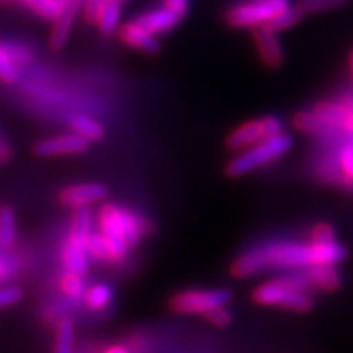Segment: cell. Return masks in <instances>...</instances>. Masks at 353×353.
<instances>
[{
  "instance_id": "obj_1",
  "label": "cell",
  "mask_w": 353,
  "mask_h": 353,
  "mask_svg": "<svg viewBox=\"0 0 353 353\" xmlns=\"http://www.w3.org/2000/svg\"><path fill=\"white\" fill-rule=\"evenodd\" d=\"M348 250L339 242L317 244V242H276L259 249L247 250L231 265V273L236 278L254 276L270 270H306L322 265L343 262Z\"/></svg>"
},
{
  "instance_id": "obj_2",
  "label": "cell",
  "mask_w": 353,
  "mask_h": 353,
  "mask_svg": "<svg viewBox=\"0 0 353 353\" xmlns=\"http://www.w3.org/2000/svg\"><path fill=\"white\" fill-rule=\"evenodd\" d=\"M99 228L108 244L110 262H121L128 257L131 247L138 245L143 237L154 231L152 223L145 216L130 208L107 203L99 211Z\"/></svg>"
},
{
  "instance_id": "obj_3",
  "label": "cell",
  "mask_w": 353,
  "mask_h": 353,
  "mask_svg": "<svg viewBox=\"0 0 353 353\" xmlns=\"http://www.w3.org/2000/svg\"><path fill=\"white\" fill-rule=\"evenodd\" d=\"M311 290L314 288L309 283L306 272L298 270L260 283L254 290L252 299L260 306L307 312L314 306Z\"/></svg>"
},
{
  "instance_id": "obj_4",
  "label": "cell",
  "mask_w": 353,
  "mask_h": 353,
  "mask_svg": "<svg viewBox=\"0 0 353 353\" xmlns=\"http://www.w3.org/2000/svg\"><path fill=\"white\" fill-rule=\"evenodd\" d=\"M291 145H293V139L285 132L260 141V143L244 149V152L239 154L237 157H234L226 167V174L229 176H242L250 174L259 167H263L280 159L283 154L290 151Z\"/></svg>"
},
{
  "instance_id": "obj_5",
  "label": "cell",
  "mask_w": 353,
  "mask_h": 353,
  "mask_svg": "<svg viewBox=\"0 0 353 353\" xmlns=\"http://www.w3.org/2000/svg\"><path fill=\"white\" fill-rule=\"evenodd\" d=\"M288 8H291L290 0H254L232 7L226 20L234 28H260L270 25Z\"/></svg>"
},
{
  "instance_id": "obj_6",
  "label": "cell",
  "mask_w": 353,
  "mask_h": 353,
  "mask_svg": "<svg viewBox=\"0 0 353 353\" xmlns=\"http://www.w3.org/2000/svg\"><path fill=\"white\" fill-rule=\"evenodd\" d=\"M232 299L231 290H185L174 294L169 307L176 314H201L205 316L211 309L228 306Z\"/></svg>"
},
{
  "instance_id": "obj_7",
  "label": "cell",
  "mask_w": 353,
  "mask_h": 353,
  "mask_svg": "<svg viewBox=\"0 0 353 353\" xmlns=\"http://www.w3.org/2000/svg\"><path fill=\"white\" fill-rule=\"evenodd\" d=\"M347 117L345 103H329L317 105L309 112L299 113L294 118V125L301 131L312 132V134H327V132L339 131L343 126Z\"/></svg>"
},
{
  "instance_id": "obj_8",
  "label": "cell",
  "mask_w": 353,
  "mask_h": 353,
  "mask_svg": "<svg viewBox=\"0 0 353 353\" xmlns=\"http://www.w3.org/2000/svg\"><path fill=\"white\" fill-rule=\"evenodd\" d=\"M283 132V123L278 117H265L260 120L247 121L239 128H236L228 138L229 149H247L250 145L260 143L273 136Z\"/></svg>"
},
{
  "instance_id": "obj_9",
  "label": "cell",
  "mask_w": 353,
  "mask_h": 353,
  "mask_svg": "<svg viewBox=\"0 0 353 353\" xmlns=\"http://www.w3.org/2000/svg\"><path fill=\"white\" fill-rule=\"evenodd\" d=\"M87 20L99 26L100 33L110 34L118 32L121 19L120 0H85Z\"/></svg>"
},
{
  "instance_id": "obj_10",
  "label": "cell",
  "mask_w": 353,
  "mask_h": 353,
  "mask_svg": "<svg viewBox=\"0 0 353 353\" xmlns=\"http://www.w3.org/2000/svg\"><path fill=\"white\" fill-rule=\"evenodd\" d=\"M87 139L82 136L70 132V134H61L52 136V138H46L38 141L33 145V152L38 157H54V156H72V154H82L88 149Z\"/></svg>"
},
{
  "instance_id": "obj_11",
  "label": "cell",
  "mask_w": 353,
  "mask_h": 353,
  "mask_svg": "<svg viewBox=\"0 0 353 353\" xmlns=\"http://www.w3.org/2000/svg\"><path fill=\"white\" fill-rule=\"evenodd\" d=\"M108 196V188L101 183L69 185L59 192V201L68 208H88Z\"/></svg>"
},
{
  "instance_id": "obj_12",
  "label": "cell",
  "mask_w": 353,
  "mask_h": 353,
  "mask_svg": "<svg viewBox=\"0 0 353 353\" xmlns=\"http://www.w3.org/2000/svg\"><path fill=\"white\" fill-rule=\"evenodd\" d=\"M254 37L263 63L270 68H280L285 61V51L276 37V32H273L268 26H260V28H255Z\"/></svg>"
},
{
  "instance_id": "obj_13",
  "label": "cell",
  "mask_w": 353,
  "mask_h": 353,
  "mask_svg": "<svg viewBox=\"0 0 353 353\" xmlns=\"http://www.w3.org/2000/svg\"><path fill=\"white\" fill-rule=\"evenodd\" d=\"M183 19V15L176 13L175 10H172L169 7H161V8H154V10H149L139 15L134 21L138 25L143 26L144 30L151 32L152 34H162L174 30L176 25L180 23Z\"/></svg>"
},
{
  "instance_id": "obj_14",
  "label": "cell",
  "mask_w": 353,
  "mask_h": 353,
  "mask_svg": "<svg viewBox=\"0 0 353 353\" xmlns=\"http://www.w3.org/2000/svg\"><path fill=\"white\" fill-rule=\"evenodd\" d=\"M118 34H120L123 43L128 44L130 48H134V50L149 52V54H156V52L161 51V43L157 41L156 34L144 30L134 20L121 25V28L118 30Z\"/></svg>"
},
{
  "instance_id": "obj_15",
  "label": "cell",
  "mask_w": 353,
  "mask_h": 353,
  "mask_svg": "<svg viewBox=\"0 0 353 353\" xmlns=\"http://www.w3.org/2000/svg\"><path fill=\"white\" fill-rule=\"evenodd\" d=\"M77 12H79V3L70 2L63 15H61L57 20H54V26H52V32L50 37L51 50L61 51L65 46V43H68L69 39V34L72 32V26L76 23Z\"/></svg>"
},
{
  "instance_id": "obj_16",
  "label": "cell",
  "mask_w": 353,
  "mask_h": 353,
  "mask_svg": "<svg viewBox=\"0 0 353 353\" xmlns=\"http://www.w3.org/2000/svg\"><path fill=\"white\" fill-rule=\"evenodd\" d=\"M61 260H63V265L65 270L70 273H76V275H85L88 270V254L87 249L77 242L68 241L63 244V249H61Z\"/></svg>"
},
{
  "instance_id": "obj_17",
  "label": "cell",
  "mask_w": 353,
  "mask_h": 353,
  "mask_svg": "<svg viewBox=\"0 0 353 353\" xmlns=\"http://www.w3.org/2000/svg\"><path fill=\"white\" fill-rule=\"evenodd\" d=\"M306 275L312 288L322 291H337L342 285L341 273L332 265H322V267L306 268Z\"/></svg>"
},
{
  "instance_id": "obj_18",
  "label": "cell",
  "mask_w": 353,
  "mask_h": 353,
  "mask_svg": "<svg viewBox=\"0 0 353 353\" xmlns=\"http://www.w3.org/2000/svg\"><path fill=\"white\" fill-rule=\"evenodd\" d=\"M69 125L76 134L82 136L88 143H97L105 138V128L95 118L85 117V114H76L69 120Z\"/></svg>"
},
{
  "instance_id": "obj_19",
  "label": "cell",
  "mask_w": 353,
  "mask_h": 353,
  "mask_svg": "<svg viewBox=\"0 0 353 353\" xmlns=\"http://www.w3.org/2000/svg\"><path fill=\"white\" fill-rule=\"evenodd\" d=\"M92 236V211L90 208H79L72 214L69 239L87 249L88 237Z\"/></svg>"
},
{
  "instance_id": "obj_20",
  "label": "cell",
  "mask_w": 353,
  "mask_h": 353,
  "mask_svg": "<svg viewBox=\"0 0 353 353\" xmlns=\"http://www.w3.org/2000/svg\"><path fill=\"white\" fill-rule=\"evenodd\" d=\"M113 299V290L112 286L107 283H97L88 288L83 294V303L85 306L90 309V311L95 312H101L103 309H107L110 306Z\"/></svg>"
},
{
  "instance_id": "obj_21",
  "label": "cell",
  "mask_w": 353,
  "mask_h": 353,
  "mask_svg": "<svg viewBox=\"0 0 353 353\" xmlns=\"http://www.w3.org/2000/svg\"><path fill=\"white\" fill-rule=\"evenodd\" d=\"M15 213H13L10 206H2V208H0V247H2V249H10V247L15 244Z\"/></svg>"
},
{
  "instance_id": "obj_22",
  "label": "cell",
  "mask_w": 353,
  "mask_h": 353,
  "mask_svg": "<svg viewBox=\"0 0 353 353\" xmlns=\"http://www.w3.org/2000/svg\"><path fill=\"white\" fill-rule=\"evenodd\" d=\"M68 6L69 3L64 2V0H33L26 7L41 17V19L54 21L63 15Z\"/></svg>"
},
{
  "instance_id": "obj_23",
  "label": "cell",
  "mask_w": 353,
  "mask_h": 353,
  "mask_svg": "<svg viewBox=\"0 0 353 353\" xmlns=\"http://www.w3.org/2000/svg\"><path fill=\"white\" fill-rule=\"evenodd\" d=\"M337 167L341 172L342 183L353 188V139L342 144L337 152Z\"/></svg>"
},
{
  "instance_id": "obj_24",
  "label": "cell",
  "mask_w": 353,
  "mask_h": 353,
  "mask_svg": "<svg viewBox=\"0 0 353 353\" xmlns=\"http://www.w3.org/2000/svg\"><path fill=\"white\" fill-rule=\"evenodd\" d=\"M54 353H74V322L69 317L57 324Z\"/></svg>"
},
{
  "instance_id": "obj_25",
  "label": "cell",
  "mask_w": 353,
  "mask_h": 353,
  "mask_svg": "<svg viewBox=\"0 0 353 353\" xmlns=\"http://www.w3.org/2000/svg\"><path fill=\"white\" fill-rule=\"evenodd\" d=\"M17 77H19V64L8 52L6 43H0V81L13 83Z\"/></svg>"
},
{
  "instance_id": "obj_26",
  "label": "cell",
  "mask_w": 353,
  "mask_h": 353,
  "mask_svg": "<svg viewBox=\"0 0 353 353\" xmlns=\"http://www.w3.org/2000/svg\"><path fill=\"white\" fill-rule=\"evenodd\" d=\"M59 288L70 299L83 298V294H85V283H83L82 276L70 272H65L61 278Z\"/></svg>"
},
{
  "instance_id": "obj_27",
  "label": "cell",
  "mask_w": 353,
  "mask_h": 353,
  "mask_svg": "<svg viewBox=\"0 0 353 353\" xmlns=\"http://www.w3.org/2000/svg\"><path fill=\"white\" fill-rule=\"evenodd\" d=\"M87 254L88 257L99 260V262H105L108 260L110 262V252H108V244L105 236L99 232H92V236L88 237L87 242Z\"/></svg>"
},
{
  "instance_id": "obj_28",
  "label": "cell",
  "mask_w": 353,
  "mask_h": 353,
  "mask_svg": "<svg viewBox=\"0 0 353 353\" xmlns=\"http://www.w3.org/2000/svg\"><path fill=\"white\" fill-rule=\"evenodd\" d=\"M348 0H299L296 8L299 13H317L325 10H334L345 6Z\"/></svg>"
},
{
  "instance_id": "obj_29",
  "label": "cell",
  "mask_w": 353,
  "mask_h": 353,
  "mask_svg": "<svg viewBox=\"0 0 353 353\" xmlns=\"http://www.w3.org/2000/svg\"><path fill=\"white\" fill-rule=\"evenodd\" d=\"M299 19H301V13H299L296 7H291L286 12L280 13V15H278L276 19L267 26L270 30H273V32L278 33V32H283V30H288V28H291V26L296 25Z\"/></svg>"
},
{
  "instance_id": "obj_30",
  "label": "cell",
  "mask_w": 353,
  "mask_h": 353,
  "mask_svg": "<svg viewBox=\"0 0 353 353\" xmlns=\"http://www.w3.org/2000/svg\"><path fill=\"white\" fill-rule=\"evenodd\" d=\"M309 241L317 242V244H329V242H337V239H335L334 228L327 223L316 224V226L311 229V236H309Z\"/></svg>"
},
{
  "instance_id": "obj_31",
  "label": "cell",
  "mask_w": 353,
  "mask_h": 353,
  "mask_svg": "<svg viewBox=\"0 0 353 353\" xmlns=\"http://www.w3.org/2000/svg\"><path fill=\"white\" fill-rule=\"evenodd\" d=\"M205 319L211 322L213 325H216V327H228V325H231L232 322V312L231 309H228L226 306H221V307L211 309L210 312H206Z\"/></svg>"
},
{
  "instance_id": "obj_32",
  "label": "cell",
  "mask_w": 353,
  "mask_h": 353,
  "mask_svg": "<svg viewBox=\"0 0 353 353\" xmlns=\"http://www.w3.org/2000/svg\"><path fill=\"white\" fill-rule=\"evenodd\" d=\"M23 298V291L17 286H8V288L0 290V307H8L13 304H19Z\"/></svg>"
},
{
  "instance_id": "obj_33",
  "label": "cell",
  "mask_w": 353,
  "mask_h": 353,
  "mask_svg": "<svg viewBox=\"0 0 353 353\" xmlns=\"http://www.w3.org/2000/svg\"><path fill=\"white\" fill-rule=\"evenodd\" d=\"M165 7L185 17V13L188 10V0H165Z\"/></svg>"
},
{
  "instance_id": "obj_34",
  "label": "cell",
  "mask_w": 353,
  "mask_h": 353,
  "mask_svg": "<svg viewBox=\"0 0 353 353\" xmlns=\"http://www.w3.org/2000/svg\"><path fill=\"white\" fill-rule=\"evenodd\" d=\"M12 157V148L6 139H0V164H6Z\"/></svg>"
},
{
  "instance_id": "obj_35",
  "label": "cell",
  "mask_w": 353,
  "mask_h": 353,
  "mask_svg": "<svg viewBox=\"0 0 353 353\" xmlns=\"http://www.w3.org/2000/svg\"><path fill=\"white\" fill-rule=\"evenodd\" d=\"M342 130H345L347 132L353 134V105H347V117L345 120H343Z\"/></svg>"
},
{
  "instance_id": "obj_36",
  "label": "cell",
  "mask_w": 353,
  "mask_h": 353,
  "mask_svg": "<svg viewBox=\"0 0 353 353\" xmlns=\"http://www.w3.org/2000/svg\"><path fill=\"white\" fill-rule=\"evenodd\" d=\"M144 337L143 335H132L130 339V347L132 350H143L144 348Z\"/></svg>"
},
{
  "instance_id": "obj_37",
  "label": "cell",
  "mask_w": 353,
  "mask_h": 353,
  "mask_svg": "<svg viewBox=\"0 0 353 353\" xmlns=\"http://www.w3.org/2000/svg\"><path fill=\"white\" fill-rule=\"evenodd\" d=\"M8 276H10V267H8V265L3 262L2 259H0V281L7 280Z\"/></svg>"
},
{
  "instance_id": "obj_38",
  "label": "cell",
  "mask_w": 353,
  "mask_h": 353,
  "mask_svg": "<svg viewBox=\"0 0 353 353\" xmlns=\"http://www.w3.org/2000/svg\"><path fill=\"white\" fill-rule=\"evenodd\" d=\"M101 353H130V348L125 345H112V347L105 348Z\"/></svg>"
},
{
  "instance_id": "obj_39",
  "label": "cell",
  "mask_w": 353,
  "mask_h": 353,
  "mask_svg": "<svg viewBox=\"0 0 353 353\" xmlns=\"http://www.w3.org/2000/svg\"><path fill=\"white\" fill-rule=\"evenodd\" d=\"M348 61H350V70H352V76H353V51L350 52V59Z\"/></svg>"
},
{
  "instance_id": "obj_40",
  "label": "cell",
  "mask_w": 353,
  "mask_h": 353,
  "mask_svg": "<svg viewBox=\"0 0 353 353\" xmlns=\"http://www.w3.org/2000/svg\"><path fill=\"white\" fill-rule=\"evenodd\" d=\"M19 2L25 3V6H28V3H30V2H33V0H19Z\"/></svg>"
}]
</instances>
